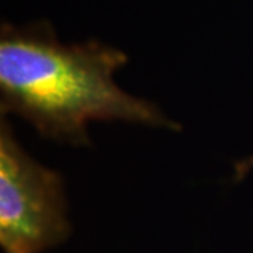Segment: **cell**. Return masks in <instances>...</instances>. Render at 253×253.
Here are the masks:
<instances>
[{
    "mask_svg": "<svg viewBox=\"0 0 253 253\" xmlns=\"http://www.w3.org/2000/svg\"><path fill=\"white\" fill-rule=\"evenodd\" d=\"M251 172H253V155L245 158V159H241L239 162L236 163L234 179L235 180H242Z\"/></svg>",
    "mask_w": 253,
    "mask_h": 253,
    "instance_id": "obj_3",
    "label": "cell"
},
{
    "mask_svg": "<svg viewBox=\"0 0 253 253\" xmlns=\"http://www.w3.org/2000/svg\"><path fill=\"white\" fill-rule=\"evenodd\" d=\"M71 234L61 173L34 159L9 118L0 120V246L4 253H44Z\"/></svg>",
    "mask_w": 253,
    "mask_h": 253,
    "instance_id": "obj_2",
    "label": "cell"
},
{
    "mask_svg": "<svg viewBox=\"0 0 253 253\" xmlns=\"http://www.w3.org/2000/svg\"><path fill=\"white\" fill-rule=\"evenodd\" d=\"M126 55L97 40L65 44L46 21L0 31V114L58 144L89 146L91 123L180 131L154 101L121 89L114 75Z\"/></svg>",
    "mask_w": 253,
    "mask_h": 253,
    "instance_id": "obj_1",
    "label": "cell"
}]
</instances>
